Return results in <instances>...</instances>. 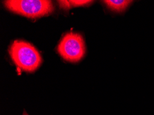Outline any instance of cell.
<instances>
[{"mask_svg": "<svg viewBox=\"0 0 154 115\" xmlns=\"http://www.w3.org/2000/svg\"><path fill=\"white\" fill-rule=\"evenodd\" d=\"M11 59L17 66L27 72H33L42 63L40 53L32 44L24 40H15L8 49Z\"/></svg>", "mask_w": 154, "mask_h": 115, "instance_id": "obj_1", "label": "cell"}, {"mask_svg": "<svg viewBox=\"0 0 154 115\" xmlns=\"http://www.w3.org/2000/svg\"><path fill=\"white\" fill-rule=\"evenodd\" d=\"M4 4L13 13L30 19L51 15L55 11L52 1L48 0H7Z\"/></svg>", "mask_w": 154, "mask_h": 115, "instance_id": "obj_2", "label": "cell"}, {"mask_svg": "<svg viewBox=\"0 0 154 115\" xmlns=\"http://www.w3.org/2000/svg\"><path fill=\"white\" fill-rule=\"evenodd\" d=\"M57 51L66 62H79L86 54L85 40L80 34L73 32H67L60 39Z\"/></svg>", "mask_w": 154, "mask_h": 115, "instance_id": "obj_3", "label": "cell"}, {"mask_svg": "<svg viewBox=\"0 0 154 115\" xmlns=\"http://www.w3.org/2000/svg\"><path fill=\"white\" fill-rule=\"evenodd\" d=\"M109 10L118 13L125 12L134 1L130 0H104L102 2Z\"/></svg>", "mask_w": 154, "mask_h": 115, "instance_id": "obj_4", "label": "cell"}, {"mask_svg": "<svg viewBox=\"0 0 154 115\" xmlns=\"http://www.w3.org/2000/svg\"><path fill=\"white\" fill-rule=\"evenodd\" d=\"M58 4L60 7L64 10H69L72 8H76V7L86 6L93 3V1H88V0H71V1H58Z\"/></svg>", "mask_w": 154, "mask_h": 115, "instance_id": "obj_5", "label": "cell"}, {"mask_svg": "<svg viewBox=\"0 0 154 115\" xmlns=\"http://www.w3.org/2000/svg\"><path fill=\"white\" fill-rule=\"evenodd\" d=\"M23 115H29V114H28L26 112V111H24V113H23Z\"/></svg>", "mask_w": 154, "mask_h": 115, "instance_id": "obj_6", "label": "cell"}]
</instances>
